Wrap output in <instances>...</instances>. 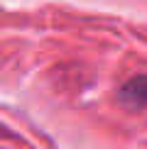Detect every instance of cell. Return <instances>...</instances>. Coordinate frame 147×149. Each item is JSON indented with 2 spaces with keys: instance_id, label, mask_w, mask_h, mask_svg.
Masks as SVG:
<instances>
[{
  "instance_id": "1",
  "label": "cell",
  "mask_w": 147,
  "mask_h": 149,
  "mask_svg": "<svg viewBox=\"0 0 147 149\" xmlns=\"http://www.w3.org/2000/svg\"><path fill=\"white\" fill-rule=\"evenodd\" d=\"M120 100L132 105V108H142L147 105V73L135 76L130 81H125L120 88Z\"/></svg>"
}]
</instances>
